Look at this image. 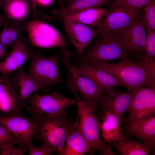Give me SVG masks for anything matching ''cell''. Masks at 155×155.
<instances>
[{
  "instance_id": "cell-17",
  "label": "cell",
  "mask_w": 155,
  "mask_h": 155,
  "mask_svg": "<svg viewBox=\"0 0 155 155\" xmlns=\"http://www.w3.org/2000/svg\"><path fill=\"white\" fill-rule=\"evenodd\" d=\"M82 73L93 80L103 90L106 91L124 86L105 71L80 60L73 65Z\"/></svg>"
},
{
  "instance_id": "cell-20",
  "label": "cell",
  "mask_w": 155,
  "mask_h": 155,
  "mask_svg": "<svg viewBox=\"0 0 155 155\" xmlns=\"http://www.w3.org/2000/svg\"><path fill=\"white\" fill-rule=\"evenodd\" d=\"M87 141L73 123L68 132L63 155H84L90 151Z\"/></svg>"
},
{
  "instance_id": "cell-6",
  "label": "cell",
  "mask_w": 155,
  "mask_h": 155,
  "mask_svg": "<svg viewBox=\"0 0 155 155\" xmlns=\"http://www.w3.org/2000/svg\"><path fill=\"white\" fill-rule=\"evenodd\" d=\"M61 50L55 55L46 57L35 52L30 59V64L28 73L40 84L47 92L53 85L58 84L65 80L61 76L59 61Z\"/></svg>"
},
{
  "instance_id": "cell-30",
  "label": "cell",
  "mask_w": 155,
  "mask_h": 155,
  "mask_svg": "<svg viewBox=\"0 0 155 155\" xmlns=\"http://www.w3.org/2000/svg\"><path fill=\"white\" fill-rule=\"evenodd\" d=\"M152 0H115L110 6H120L142 9Z\"/></svg>"
},
{
  "instance_id": "cell-12",
  "label": "cell",
  "mask_w": 155,
  "mask_h": 155,
  "mask_svg": "<svg viewBox=\"0 0 155 155\" xmlns=\"http://www.w3.org/2000/svg\"><path fill=\"white\" fill-rule=\"evenodd\" d=\"M28 38L22 35L12 45V50L0 62V73L9 75L22 67L35 51Z\"/></svg>"
},
{
  "instance_id": "cell-34",
  "label": "cell",
  "mask_w": 155,
  "mask_h": 155,
  "mask_svg": "<svg viewBox=\"0 0 155 155\" xmlns=\"http://www.w3.org/2000/svg\"><path fill=\"white\" fill-rule=\"evenodd\" d=\"M34 15L36 16L37 0H29Z\"/></svg>"
},
{
  "instance_id": "cell-11",
  "label": "cell",
  "mask_w": 155,
  "mask_h": 155,
  "mask_svg": "<svg viewBox=\"0 0 155 155\" xmlns=\"http://www.w3.org/2000/svg\"><path fill=\"white\" fill-rule=\"evenodd\" d=\"M0 125L17 137L21 144L27 146L32 143L38 127L37 122L31 117L17 113L0 116Z\"/></svg>"
},
{
  "instance_id": "cell-3",
  "label": "cell",
  "mask_w": 155,
  "mask_h": 155,
  "mask_svg": "<svg viewBox=\"0 0 155 155\" xmlns=\"http://www.w3.org/2000/svg\"><path fill=\"white\" fill-rule=\"evenodd\" d=\"M78 115L75 125L88 143L91 149L98 150L104 155H115L101 140L100 132L101 123L96 112L98 104L84 102L77 93Z\"/></svg>"
},
{
  "instance_id": "cell-28",
  "label": "cell",
  "mask_w": 155,
  "mask_h": 155,
  "mask_svg": "<svg viewBox=\"0 0 155 155\" xmlns=\"http://www.w3.org/2000/svg\"><path fill=\"white\" fill-rule=\"evenodd\" d=\"M20 143L17 137L5 127L0 125V149Z\"/></svg>"
},
{
  "instance_id": "cell-4",
  "label": "cell",
  "mask_w": 155,
  "mask_h": 155,
  "mask_svg": "<svg viewBox=\"0 0 155 155\" xmlns=\"http://www.w3.org/2000/svg\"><path fill=\"white\" fill-rule=\"evenodd\" d=\"M131 56L125 49L122 34L109 32L98 33L86 48L80 60L85 62H108L117 59H131Z\"/></svg>"
},
{
  "instance_id": "cell-23",
  "label": "cell",
  "mask_w": 155,
  "mask_h": 155,
  "mask_svg": "<svg viewBox=\"0 0 155 155\" xmlns=\"http://www.w3.org/2000/svg\"><path fill=\"white\" fill-rule=\"evenodd\" d=\"M106 11L102 8H94L69 15H58L57 16L63 20H66L86 25L96 26Z\"/></svg>"
},
{
  "instance_id": "cell-39",
  "label": "cell",
  "mask_w": 155,
  "mask_h": 155,
  "mask_svg": "<svg viewBox=\"0 0 155 155\" xmlns=\"http://www.w3.org/2000/svg\"><path fill=\"white\" fill-rule=\"evenodd\" d=\"M1 155L0 152V155Z\"/></svg>"
},
{
  "instance_id": "cell-2",
  "label": "cell",
  "mask_w": 155,
  "mask_h": 155,
  "mask_svg": "<svg viewBox=\"0 0 155 155\" xmlns=\"http://www.w3.org/2000/svg\"><path fill=\"white\" fill-rule=\"evenodd\" d=\"M33 119L38 124L34 140L43 142L53 148L59 155H63L68 132L74 123L72 118L64 111Z\"/></svg>"
},
{
  "instance_id": "cell-22",
  "label": "cell",
  "mask_w": 155,
  "mask_h": 155,
  "mask_svg": "<svg viewBox=\"0 0 155 155\" xmlns=\"http://www.w3.org/2000/svg\"><path fill=\"white\" fill-rule=\"evenodd\" d=\"M128 129L131 134L142 140L151 149L155 144V117L153 115Z\"/></svg>"
},
{
  "instance_id": "cell-24",
  "label": "cell",
  "mask_w": 155,
  "mask_h": 155,
  "mask_svg": "<svg viewBox=\"0 0 155 155\" xmlns=\"http://www.w3.org/2000/svg\"><path fill=\"white\" fill-rule=\"evenodd\" d=\"M7 20L0 33V42L8 47L11 46L21 38L24 33L27 32V30L24 22Z\"/></svg>"
},
{
  "instance_id": "cell-35",
  "label": "cell",
  "mask_w": 155,
  "mask_h": 155,
  "mask_svg": "<svg viewBox=\"0 0 155 155\" xmlns=\"http://www.w3.org/2000/svg\"><path fill=\"white\" fill-rule=\"evenodd\" d=\"M53 0H37V3L43 6H47L51 4Z\"/></svg>"
},
{
  "instance_id": "cell-1",
  "label": "cell",
  "mask_w": 155,
  "mask_h": 155,
  "mask_svg": "<svg viewBox=\"0 0 155 155\" xmlns=\"http://www.w3.org/2000/svg\"><path fill=\"white\" fill-rule=\"evenodd\" d=\"M85 62L106 72L128 91H133L144 86L155 85V62L144 58L140 61L123 59L116 63L95 60Z\"/></svg>"
},
{
  "instance_id": "cell-33",
  "label": "cell",
  "mask_w": 155,
  "mask_h": 155,
  "mask_svg": "<svg viewBox=\"0 0 155 155\" xmlns=\"http://www.w3.org/2000/svg\"><path fill=\"white\" fill-rule=\"evenodd\" d=\"M7 47L5 46L0 42V62L5 57L7 53Z\"/></svg>"
},
{
  "instance_id": "cell-19",
  "label": "cell",
  "mask_w": 155,
  "mask_h": 155,
  "mask_svg": "<svg viewBox=\"0 0 155 155\" xmlns=\"http://www.w3.org/2000/svg\"><path fill=\"white\" fill-rule=\"evenodd\" d=\"M99 110L102 114V136L104 140L109 143L124 139L120 125V122L116 115L109 111Z\"/></svg>"
},
{
  "instance_id": "cell-38",
  "label": "cell",
  "mask_w": 155,
  "mask_h": 155,
  "mask_svg": "<svg viewBox=\"0 0 155 155\" xmlns=\"http://www.w3.org/2000/svg\"><path fill=\"white\" fill-rule=\"evenodd\" d=\"M72 0H68V3L71 2Z\"/></svg>"
},
{
  "instance_id": "cell-7",
  "label": "cell",
  "mask_w": 155,
  "mask_h": 155,
  "mask_svg": "<svg viewBox=\"0 0 155 155\" xmlns=\"http://www.w3.org/2000/svg\"><path fill=\"white\" fill-rule=\"evenodd\" d=\"M26 109L32 119L43 115H54L65 111L67 107L76 105V98L71 99L58 92L32 95Z\"/></svg>"
},
{
  "instance_id": "cell-16",
  "label": "cell",
  "mask_w": 155,
  "mask_h": 155,
  "mask_svg": "<svg viewBox=\"0 0 155 155\" xmlns=\"http://www.w3.org/2000/svg\"><path fill=\"white\" fill-rule=\"evenodd\" d=\"M133 91H119L115 88L106 91L98 102L99 110H108L114 113L120 122L123 120L124 115L131 104Z\"/></svg>"
},
{
  "instance_id": "cell-26",
  "label": "cell",
  "mask_w": 155,
  "mask_h": 155,
  "mask_svg": "<svg viewBox=\"0 0 155 155\" xmlns=\"http://www.w3.org/2000/svg\"><path fill=\"white\" fill-rule=\"evenodd\" d=\"M111 0H73L65 7L60 2L61 10L58 15H67L86 9L107 5Z\"/></svg>"
},
{
  "instance_id": "cell-32",
  "label": "cell",
  "mask_w": 155,
  "mask_h": 155,
  "mask_svg": "<svg viewBox=\"0 0 155 155\" xmlns=\"http://www.w3.org/2000/svg\"><path fill=\"white\" fill-rule=\"evenodd\" d=\"M28 146L22 144L17 147L12 146L0 148L1 155H23L27 150Z\"/></svg>"
},
{
  "instance_id": "cell-21",
  "label": "cell",
  "mask_w": 155,
  "mask_h": 155,
  "mask_svg": "<svg viewBox=\"0 0 155 155\" xmlns=\"http://www.w3.org/2000/svg\"><path fill=\"white\" fill-rule=\"evenodd\" d=\"M0 8L7 19L23 22L28 16L32 7L28 0H8L0 2Z\"/></svg>"
},
{
  "instance_id": "cell-8",
  "label": "cell",
  "mask_w": 155,
  "mask_h": 155,
  "mask_svg": "<svg viewBox=\"0 0 155 155\" xmlns=\"http://www.w3.org/2000/svg\"><path fill=\"white\" fill-rule=\"evenodd\" d=\"M142 9L120 6H110L104 18L96 26L99 33H121L138 19Z\"/></svg>"
},
{
  "instance_id": "cell-36",
  "label": "cell",
  "mask_w": 155,
  "mask_h": 155,
  "mask_svg": "<svg viewBox=\"0 0 155 155\" xmlns=\"http://www.w3.org/2000/svg\"><path fill=\"white\" fill-rule=\"evenodd\" d=\"M7 19L2 16L0 13V28L3 26L7 21Z\"/></svg>"
},
{
  "instance_id": "cell-29",
  "label": "cell",
  "mask_w": 155,
  "mask_h": 155,
  "mask_svg": "<svg viewBox=\"0 0 155 155\" xmlns=\"http://www.w3.org/2000/svg\"><path fill=\"white\" fill-rule=\"evenodd\" d=\"M147 32L144 58L155 62V30Z\"/></svg>"
},
{
  "instance_id": "cell-31",
  "label": "cell",
  "mask_w": 155,
  "mask_h": 155,
  "mask_svg": "<svg viewBox=\"0 0 155 155\" xmlns=\"http://www.w3.org/2000/svg\"><path fill=\"white\" fill-rule=\"evenodd\" d=\"M27 146L29 150V155H50L55 152L53 148L44 143L41 146L36 147L31 143Z\"/></svg>"
},
{
  "instance_id": "cell-14",
  "label": "cell",
  "mask_w": 155,
  "mask_h": 155,
  "mask_svg": "<svg viewBox=\"0 0 155 155\" xmlns=\"http://www.w3.org/2000/svg\"><path fill=\"white\" fill-rule=\"evenodd\" d=\"M146 31L140 15L135 22L121 33L126 50L137 61L142 60L144 57Z\"/></svg>"
},
{
  "instance_id": "cell-18",
  "label": "cell",
  "mask_w": 155,
  "mask_h": 155,
  "mask_svg": "<svg viewBox=\"0 0 155 155\" xmlns=\"http://www.w3.org/2000/svg\"><path fill=\"white\" fill-rule=\"evenodd\" d=\"M0 111L22 114L18 106L16 92L9 74L0 76Z\"/></svg>"
},
{
  "instance_id": "cell-5",
  "label": "cell",
  "mask_w": 155,
  "mask_h": 155,
  "mask_svg": "<svg viewBox=\"0 0 155 155\" xmlns=\"http://www.w3.org/2000/svg\"><path fill=\"white\" fill-rule=\"evenodd\" d=\"M61 54V60L67 70L66 81L67 87L74 94L79 92L84 102L98 104L106 91L72 64L70 60L72 55L71 51L65 49L62 51Z\"/></svg>"
},
{
  "instance_id": "cell-15",
  "label": "cell",
  "mask_w": 155,
  "mask_h": 155,
  "mask_svg": "<svg viewBox=\"0 0 155 155\" xmlns=\"http://www.w3.org/2000/svg\"><path fill=\"white\" fill-rule=\"evenodd\" d=\"M63 20L64 30L68 38L81 58L86 48L99 33L97 30L86 25L68 20Z\"/></svg>"
},
{
  "instance_id": "cell-13",
  "label": "cell",
  "mask_w": 155,
  "mask_h": 155,
  "mask_svg": "<svg viewBox=\"0 0 155 155\" xmlns=\"http://www.w3.org/2000/svg\"><path fill=\"white\" fill-rule=\"evenodd\" d=\"M16 92L18 106L21 112L32 94L36 90L40 94L47 92L45 88L34 78L27 73L22 67L11 73Z\"/></svg>"
},
{
  "instance_id": "cell-25",
  "label": "cell",
  "mask_w": 155,
  "mask_h": 155,
  "mask_svg": "<svg viewBox=\"0 0 155 155\" xmlns=\"http://www.w3.org/2000/svg\"><path fill=\"white\" fill-rule=\"evenodd\" d=\"M121 155H149L151 149L146 144L136 140L124 139L111 142Z\"/></svg>"
},
{
  "instance_id": "cell-37",
  "label": "cell",
  "mask_w": 155,
  "mask_h": 155,
  "mask_svg": "<svg viewBox=\"0 0 155 155\" xmlns=\"http://www.w3.org/2000/svg\"><path fill=\"white\" fill-rule=\"evenodd\" d=\"M8 0H0V2Z\"/></svg>"
},
{
  "instance_id": "cell-27",
  "label": "cell",
  "mask_w": 155,
  "mask_h": 155,
  "mask_svg": "<svg viewBox=\"0 0 155 155\" xmlns=\"http://www.w3.org/2000/svg\"><path fill=\"white\" fill-rule=\"evenodd\" d=\"M142 18L147 31L155 30V0H152L144 7Z\"/></svg>"
},
{
  "instance_id": "cell-10",
  "label": "cell",
  "mask_w": 155,
  "mask_h": 155,
  "mask_svg": "<svg viewBox=\"0 0 155 155\" xmlns=\"http://www.w3.org/2000/svg\"><path fill=\"white\" fill-rule=\"evenodd\" d=\"M28 38L33 46L42 48L59 47L66 49L67 44L55 28L37 19L24 22Z\"/></svg>"
},
{
  "instance_id": "cell-9",
  "label": "cell",
  "mask_w": 155,
  "mask_h": 155,
  "mask_svg": "<svg viewBox=\"0 0 155 155\" xmlns=\"http://www.w3.org/2000/svg\"><path fill=\"white\" fill-rule=\"evenodd\" d=\"M128 110L127 129L152 115L155 111V85L143 86L133 91Z\"/></svg>"
}]
</instances>
